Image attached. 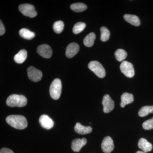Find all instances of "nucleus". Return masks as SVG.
<instances>
[{"mask_svg":"<svg viewBox=\"0 0 153 153\" xmlns=\"http://www.w3.org/2000/svg\"><path fill=\"white\" fill-rule=\"evenodd\" d=\"M6 122L11 126L18 129H24L27 127V121L25 117L21 115H12L7 117Z\"/></svg>","mask_w":153,"mask_h":153,"instance_id":"obj_1","label":"nucleus"},{"mask_svg":"<svg viewBox=\"0 0 153 153\" xmlns=\"http://www.w3.org/2000/svg\"><path fill=\"white\" fill-rule=\"evenodd\" d=\"M27 102V100L25 96L16 94L10 95L6 101L7 105L12 107H22L26 105Z\"/></svg>","mask_w":153,"mask_h":153,"instance_id":"obj_2","label":"nucleus"},{"mask_svg":"<svg viewBox=\"0 0 153 153\" xmlns=\"http://www.w3.org/2000/svg\"><path fill=\"white\" fill-rule=\"evenodd\" d=\"M62 91V83L61 80L58 78L54 79L49 88V93L51 97L57 100L60 98Z\"/></svg>","mask_w":153,"mask_h":153,"instance_id":"obj_3","label":"nucleus"},{"mask_svg":"<svg viewBox=\"0 0 153 153\" xmlns=\"http://www.w3.org/2000/svg\"><path fill=\"white\" fill-rule=\"evenodd\" d=\"M88 68L100 78H103L105 76V71L101 63L97 61H92L88 63Z\"/></svg>","mask_w":153,"mask_h":153,"instance_id":"obj_4","label":"nucleus"},{"mask_svg":"<svg viewBox=\"0 0 153 153\" xmlns=\"http://www.w3.org/2000/svg\"><path fill=\"white\" fill-rule=\"evenodd\" d=\"M19 9L21 13L26 16L33 18L37 16V13L35 10V7L30 4H23L20 5L19 7Z\"/></svg>","mask_w":153,"mask_h":153,"instance_id":"obj_5","label":"nucleus"},{"mask_svg":"<svg viewBox=\"0 0 153 153\" xmlns=\"http://www.w3.org/2000/svg\"><path fill=\"white\" fill-rule=\"evenodd\" d=\"M121 71L127 77L131 78L134 75V69L132 64L127 61H124L121 63Z\"/></svg>","mask_w":153,"mask_h":153,"instance_id":"obj_6","label":"nucleus"},{"mask_svg":"<svg viewBox=\"0 0 153 153\" xmlns=\"http://www.w3.org/2000/svg\"><path fill=\"white\" fill-rule=\"evenodd\" d=\"M27 74L29 79L33 82L40 81L43 76L42 72L33 66H30L28 68Z\"/></svg>","mask_w":153,"mask_h":153,"instance_id":"obj_7","label":"nucleus"},{"mask_svg":"<svg viewBox=\"0 0 153 153\" xmlns=\"http://www.w3.org/2000/svg\"><path fill=\"white\" fill-rule=\"evenodd\" d=\"M114 146L113 140L111 137L107 136L105 137L101 144L102 152L105 153H110L113 151Z\"/></svg>","mask_w":153,"mask_h":153,"instance_id":"obj_8","label":"nucleus"},{"mask_svg":"<svg viewBox=\"0 0 153 153\" xmlns=\"http://www.w3.org/2000/svg\"><path fill=\"white\" fill-rule=\"evenodd\" d=\"M102 104L103 106V112L105 113L111 112L114 108V102L108 94H105L103 97Z\"/></svg>","mask_w":153,"mask_h":153,"instance_id":"obj_9","label":"nucleus"},{"mask_svg":"<svg viewBox=\"0 0 153 153\" xmlns=\"http://www.w3.org/2000/svg\"><path fill=\"white\" fill-rule=\"evenodd\" d=\"M37 51L38 54L44 58H50L52 56V49L51 47L47 44H43L38 46Z\"/></svg>","mask_w":153,"mask_h":153,"instance_id":"obj_10","label":"nucleus"},{"mask_svg":"<svg viewBox=\"0 0 153 153\" xmlns=\"http://www.w3.org/2000/svg\"><path fill=\"white\" fill-rule=\"evenodd\" d=\"M39 121L41 126L46 129H50L54 126V122L47 115H41L39 118Z\"/></svg>","mask_w":153,"mask_h":153,"instance_id":"obj_11","label":"nucleus"},{"mask_svg":"<svg viewBox=\"0 0 153 153\" xmlns=\"http://www.w3.org/2000/svg\"><path fill=\"white\" fill-rule=\"evenodd\" d=\"M87 142V140L85 138L74 139L71 143V149L74 152H78L80 151L82 147L86 144Z\"/></svg>","mask_w":153,"mask_h":153,"instance_id":"obj_12","label":"nucleus"},{"mask_svg":"<svg viewBox=\"0 0 153 153\" xmlns=\"http://www.w3.org/2000/svg\"><path fill=\"white\" fill-rule=\"evenodd\" d=\"M79 45L75 43H71L67 46L66 51V55L68 58H71L75 56L79 52Z\"/></svg>","mask_w":153,"mask_h":153,"instance_id":"obj_13","label":"nucleus"},{"mask_svg":"<svg viewBox=\"0 0 153 153\" xmlns=\"http://www.w3.org/2000/svg\"><path fill=\"white\" fill-rule=\"evenodd\" d=\"M138 146L140 149L145 152H150L153 149L152 144L143 138L140 139L138 143Z\"/></svg>","mask_w":153,"mask_h":153,"instance_id":"obj_14","label":"nucleus"},{"mask_svg":"<svg viewBox=\"0 0 153 153\" xmlns=\"http://www.w3.org/2000/svg\"><path fill=\"white\" fill-rule=\"evenodd\" d=\"M74 130L77 134H86L91 132L92 128L90 126H85L79 123H77L74 128Z\"/></svg>","mask_w":153,"mask_h":153,"instance_id":"obj_15","label":"nucleus"},{"mask_svg":"<svg viewBox=\"0 0 153 153\" xmlns=\"http://www.w3.org/2000/svg\"><path fill=\"white\" fill-rule=\"evenodd\" d=\"M120 106L124 108L126 105L130 104L134 100V96L131 94L125 92L121 96Z\"/></svg>","mask_w":153,"mask_h":153,"instance_id":"obj_16","label":"nucleus"},{"mask_svg":"<svg viewBox=\"0 0 153 153\" xmlns=\"http://www.w3.org/2000/svg\"><path fill=\"white\" fill-rule=\"evenodd\" d=\"M124 19L127 22L134 26L138 27L140 25V22L139 19L138 17L135 15L126 14L124 16Z\"/></svg>","mask_w":153,"mask_h":153,"instance_id":"obj_17","label":"nucleus"},{"mask_svg":"<svg viewBox=\"0 0 153 153\" xmlns=\"http://www.w3.org/2000/svg\"><path fill=\"white\" fill-rule=\"evenodd\" d=\"M27 53L25 49H22L14 56V59L15 62L18 63H24L27 59Z\"/></svg>","mask_w":153,"mask_h":153,"instance_id":"obj_18","label":"nucleus"},{"mask_svg":"<svg viewBox=\"0 0 153 153\" xmlns=\"http://www.w3.org/2000/svg\"><path fill=\"white\" fill-rule=\"evenodd\" d=\"M19 33L22 38L27 40H31L35 36V33L31 32L30 30L26 28L21 29L19 31Z\"/></svg>","mask_w":153,"mask_h":153,"instance_id":"obj_19","label":"nucleus"},{"mask_svg":"<svg viewBox=\"0 0 153 153\" xmlns=\"http://www.w3.org/2000/svg\"><path fill=\"white\" fill-rule=\"evenodd\" d=\"M95 38V34L93 33H91L84 38L83 43L86 47H91L94 44Z\"/></svg>","mask_w":153,"mask_h":153,"instance_id":"obj_20","label":"nucleus"},{"mask_svg":"<svg viewBox=\"0 0 153 153\" xmlns=\"http://www.w3.org/2000/svg\"><path fill=\"white\" fill-rule=\"evenodd\" d=\"M71 10L77 13H80L85 10L87 9V6L83 3H76L72 4L70 6Z\"/></svg>","mask_w":153,"mask_h":153,"instance_id":"obj_21","label":"nucleus"},{"mask_svg":"<svg viewBox=\"0 0 153 153\" xmlns=\"http://www.w3.org/2000/svg\"><path fill=\"white\" fill-rule=\"evenodd\" d=\"M150 113H153V105L143 107L138 112L139 116L140 117L146 116Z\"/></svg>","mask_w":153,"mask_h":153,"instance_id":"obj_22","label":"nucleus"},{"mask_svg":"<svg viewBox=\"0 0 153 153\" xmlns=\"http://www.w3.org/2000/svg\"><path fill=\"white\" fill-rule=\"evenodd\" d=\"M115 56L118 61H122L126 59L127 56V53L122 49H118L115 52Z\"/></svg>","mask_w":153,"mask_h":153,"instance_id":"obj_23","label":"nucleus"},{"mask_svg":"<svg viewBox=\"0 0 153 153\" xmlns=\"http://www.w3.org/2000/svg\"><path fill=\"white\" fill-rule=\"evenodd\" d=\"M100 32H101V36L100 39L101 41L103 42L108 41L109 40L110 33L109 30L106 27H102L100 28Z\"/></svg>","mask_w":153,"mask_h":153,"instance_id":"obj_24","label":"nucleus"},{"mask_svg":"<svg viewBox=\"0 0 153 153\" xmlns=\"http://www.w3.org/2000/svg\"><path fill=\"white\" fill-rule=\"evenodd\" d=\"M86 25L83 22H78L76 23L73 28V32L75 34H78L81 33L85 29Z\"/></svg>","mask_w":153,"mask_h":153,"instance_id":"obj_25","label":"nucleus"},{"mask_svg":"<svg viewBox=\"0 0 153 153\" xmlns=\"http://www.w3.org/2000/svg\"><path fill=\"white\" fill-rule=\"evenodd\" d=\"M53 29L54 31L57 34L62 33L64 28V24L62 21H59L55 22L53 25Z\"/></svg>","mask_w":153,"mask_h":153,"instance_id":"obj_26","label":"nucleus"},{"mask_svg":"<svg viewBox=\"0 0 153 153\" xmlns=\"http://www.w3.org/2000/svg\"><path fill=\"white\" fill-rule=\"evenodd\" d=\"M143 128L145 130H151L153 128V117L146 121L143 124Z\"/></svg>","mask_w":153,"mask_h":153,"instance_id":"obj_27","label":"nucleus"},{"mask_svg":"<svg viewBox=\"0 0 153 153\" xmlns=\"http://www.w3.org/2000/svg\"><path fill=\"white\" fill-rule=\"evenodd\" d=\"M5 32V29L4 27V25L1 21V22H0V35L2 36L4 34Z\"/></svg>","mask_w":153,"mask_h":153,"instance_id":"obj_28","label":"nucleus"},{"mask_svg":"<svg viewBox=\"0 0 153 153\" xmlns=\"http://www.w3.org/2000/svg\"><path fill=\"white\" fill-rule=\"evenodd\" d=\"M0 153H14L13 151L8 148H4L1 149Z\"/></svg>","mask_w":153,"mask_h":153,"instance_id":"obj_29","label":"nucleus"},{"mask_svg":"<svg viewBox=\"0 0 153 153\" xmlns=\"http://www.w3.org/2000/svg\"><path fill=\"white\" fill-rule=\"evenodd\" d=\"M136 153H147L146 152H142V151H138Z\"/></svg>","mask_w":153,"mask_h":153,"instance_id":"obj_30","label":"nucleus"}]
</instances>
